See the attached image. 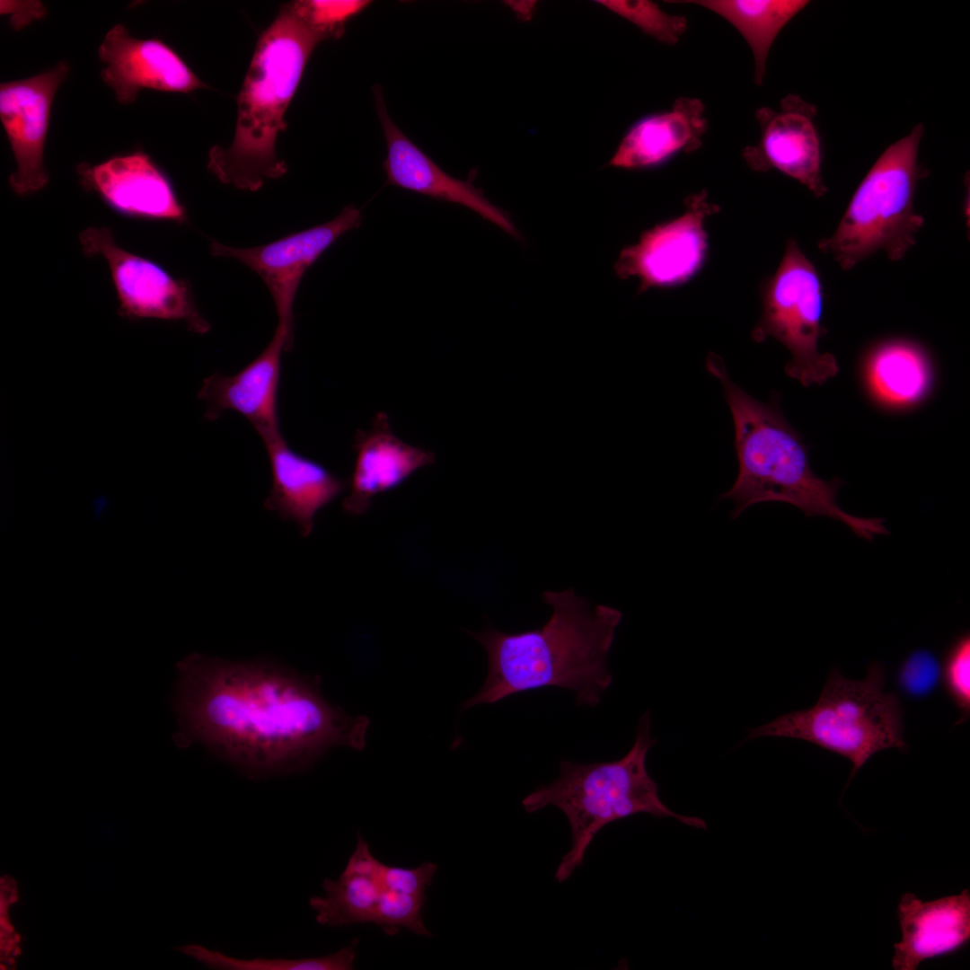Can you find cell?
Masks as SVG:
<instances>
[{
	"mask_svg": "<svg viewBox=\"0 0 970 970\" xmlns=\"http://www.w3.org/2000/svg\"><path fill=\"white\" fill-rule=\"evenodd\" d=\"M177 669L176 742L202 744L248 774L304 770L333 747L366 746L370 719L329 702L318 676L270 659L199 653Z\"/></svg>",
	"mask_w": 970,
	"mask_h": 970,
	"instance_id": "obj_1",
	"label": "cell"
},
{
	"mask_svg": "<svg viewBox=\"0 0 970 970\" xmlns=\"http://www.w3.org/2000/svg\"><path fill=\"white\" fill-rule=\"evenodd\" d=\"M542 599L552 612L540 628L507 633L488 625L469 632L486 650L488 675L462 710L544 687L572 691L578 705H598L613 681L607 657L622 613L591 607L572 588L546 591Z\"/></svg>",
	"mask_w": 970,
	"mask_h": 970,
	"instance_id": "obj_2",
	"label": "cell"
},
{
	"mask_svg": "<svg viewBox=\"0 0 970 970\" xmlns=\"http://www.w3.org/2000/svg\"><path fill=\"white\" fill-rule=\"evenodd\" d=\"M707 371L722 384L731 411L738 474L720 496L731 499V517L747 507L768 501L791 504L806 516H824L848 525L858 536L872 540L888 530L880 517L852 516L836 501L842 482L825 481L812 470L808 450L800 434L783 415L777 400H756L730 378L723 359L709 353Z\"/></svg>",
	"mask_w": 970,
	"mask_h": 970,
	"instance_id": "obj_3",
	"label": "cell"
},
{
	"mask_svg": "<svg viewBox=\"0 0 970 970\" xmlns=\"http://www.w3.org/2000/svg\"><path fill=\"white\" fill-rule=\"evenodd\" d=\"M326 40L295 10L293 2L256 44L237 97V121L232 143L213 146L207 169L222 183L257 191L266 181L287 172L278 156V136L287 128L286 111L316 45Z\"/></svg>",
	"mask_w": 970,
	"mask_h": 970,
	"instance_id": "obj_4",
	"label": "cell"
},
{
	"mask_svg": "<svg viewBox=\"0 0 970 970\" xmlns=\"http://www.w3.org/2000/svg\"><path fill=\"white\" fill-rule=\"evenodd\" d=\"M656 744L650 736V714L639 720L633 745L621 759L579 763L562 760L558 778L542 785L522 801L527 813L555 807L571 830V846L559 864L555 879L562 883L582 865L586 851L605 825L637 814L671 817L685 825L707 829L703 819L679 815L660 799L657 784L648 775L646 759Z\"/></svg>",
	"mask_w": 970,
	"mask_h": 970,
	"instance_id": "obj_5",
	"label": "cell"
},
{
	"mask_svg": "<svg viewBox=\"0 0 970 970\" xmlns=\"http://www.w3.org/2000/svg\"><path fill=\"white\" fill-rule=\"evenodd\" d=\"M885 671L871 664L862 680L831 672L811 708L780 715L750 728L746 740L779 736L804 740L847 758L857 772L876 753L905 751L904 710L899 698L884 691Z\"/></svg>",
	"mask_w": 970,
	"mask_h": 970,
	"instance_id": "obj_6",
	"label": "cell"
},
{
	"mask_svg": "<svg viewBox=\"0 0 970 970\" xmlns=\"http://www.w3.org/2000/svg\"><path fill=\"white\" fill-rule=\"evenodd\" d=\"M923 125L890 145L855 190L835 231L818 243L844 270L883 251L893 261L902 260L916 242L923 217L914 210Z\"/></svg>",
	"mask_w": 970,
	"mask_h": 970,
	"instance_id": "obj_7",
	"label": "cell"
},
{
	"mask_svg": "<svg viewBox=\"0 0 970 970\" xmlns=\"http://www.w3.org/2000/svg\"><path fill=\"white\" fill-rule=\"evenodd\" d=\"M823 310L820 275L796 241L789 239L778 269L763 285L761 317L752 338L756 342L768 338L780 342L791 355L786 375L806 387L821 385L839 371L835 357L818 348L826 333Z\"/></svg>",
	"mask_w": 970,
	"mask_h": 970,
	"instance_id": "obj_8",
	"label": "cell"
},
{
	"mask_svg": "<svg viewBox=\"0 0 970 970\" xmlns=\"http://www.w3.org/2000/svg\"><path fill=\"white\" fill-rule=\"evenodd\" d=\"M79 240L84 255L101 256L107 261L121 316L181 321L196 333L209 331L185 279H177L155 261L121 248L107 227H88Z\"/></svg>",
	"mask_w": 970,
	"mask_h": 970,
	"instance_id": "obj_9",
	"label": "cell"
},
{
	"mask_svg": "<svg viewBox=\"0 0 970 970\" xmlns=\"http://www.w3.org/2000/svg\"><path fill=\"white\" fill-rule=\"evenodd\" d=\"M718 210L705 190L689 196L681 216L646 230L637 243L622 249L614 265L617 276L638 278L639 292L686 282L705 261V220Z\"/></svg>",
	"mask_w": 970,
	"mask_h": 970,
	"instance_id": "obj_10",
	"label": "cell"
},
{
	"mask_svg": "<svg viewBox=\"0 0 970 970\" xmlns=\"http://www.w3.org/2000/svg\"><path fill=\"white\" fill-rule=\"evenodd\" d=\"M361 210L345 207L332 220L268 244L235 248L212 241L211 253L239 260L256 272L269 288L278 323L294 329L293 305L304 274L341 235L358 228Z\"/></svg>",
	"mask_w": 970,
	"mask_h": 970,
	"instance_id": "obj_11",
	"label": "cell"
},
{
	"mask_svg": "<svg viewBox=\"0 0 970 970\" xmlns=\"http://www.w3.org/2000/svg\"><path fill=\"white\" fill-rule=\"evenodd\" d=\"M68 72V65L60 61L39 75L0 84V119L16 163L9 184L19 196L48 183L44 147L51 105Z\"/></svg>",
	"mask_w": 970,
	"mask_h": 970,
	"instance_id": "obj_12",
	"label": "cell"
},
{
	"mask_svg": "<svg viewBox=\"0 0 970 970\" xmlns=\"http://www.w3.org/2000/svg\"><path fill=\"white\" fill-rule=\"evenodd\" d=\"M816 107L796 94H788L779 110L755 111L761 137L743 150L749 167L757 172L775 169L798 181L816 197L827 192L822 176V146L815 118Z\"/></svg>",
	"mask_w": 970,
	"mask_h": 970,
	"instance_id": "obj_13",
	"label": "cell"
},
{
	"mask_svg": "<svg viewBox=\"0 0 970 970\" xmlns=\"http://www.w3.org/2000/svg\"><path fill=\"white\" fill-rule=\"evenodd\" d=\"M76 172L84 190L96 193L119 215L178 224L188 219L170 179L143 151L115 155L93 165L82 163Z\"/></svg>",
	"mask_w": 970,
	"mask_h": 970,
	"instance_id": "obj_14",
	"label": "cell"
},
{
	"mask_svg": "<svg viewBox=\"0 0 970 970\" xmlns=\"http://www.w3.org/2000/svg\"><path fill=\"white\" fill-rule=\"evenodd\" d=\"M98 56L105 64L102 81L123 105L132 104L142 89L189 93L208 87L171 47L132 37L120 23L106 33Z\"/></svg>",
	"mask_w": 970,
	"mask_h": 970,
	"instance_id": "obj_15",
	"label": "cell"
},
{
	"mask_svg": "<svg viewBox=\"0 0 970 970\" xmlns=\"http://www.w3.org/2000/svg\"><path fill=\"white\" fill-rule=\"evenodd\" d=\"M294 329L278 323L266 348L233 375L214 373L203 381L198 398L207 403L205 418L213 421L224 411L243 416L262 440L281 433L278 394L281 356L293 348Z\"/></svg>",
	"mask_w": 970,
	"mask_h": 970,
	"instance_id": "obj_16",
	"label": "cell"
},
{
	"mask_svg": "<svg viewBox=\"0 0 970 970\" xmlns=\"http://www.w3.org/2000/svg\"><path fill=\"white\" fill-rule=\"evenodd\" d=\"M374 95L387 147L383 167L388 184L468 207L519 238L508 215L486 198L471 180L462 181L447 174L398 128L387 112L378 86L374 87Z\"/></svg>",
	"mask_w": 970,
	"mask_h": 970,
	"instance_id": "obj_17",
	"label": "cell"
},
{
	"mask_svg": "<svg viewBox=\"0 0 970 970\" xmlns=\"http://www.w3.org/2000/svg\"><path fill=\"white\" fill-rule=\"evenodd\" d=\"M353 448L350 493L342 503L343 510L352 516L366 513L375 496L396 489L417 470L436 462L433 452L399 438L384 411L375 415L368 430L357 431Z\"/></svg>",
	"mask_w": 970,
	"mask_h": 970,
	"instance_id": "obj_18",
	"label": "cell"
},
{
	"mask_svg": "<svg viewBox=\"0 0 970 970\" xmlns=\"http://www.w3.org/2000/svg\"><path fill=\"white\" fill-rule=\"evenodd\" d=\"M263 442L272 475L264 508L277 512L285 521H295L301 535L306 537L313 531L316 513L346 491L349 481L295 452L281 433Z\"/></svg>",
	"mask_w": 970,
	"mask_h": 970,
	"instance_id": "obj_19",
	"label": "cell"
},
{
	"mask_svg": "<svg viewBox=\"0 0 970 970\" xmlns=\"http://www.w3.org/2000/svg\"><path fill=\"white\" fill-rule=\"evenodd\" d=\"M897 917L902 940L894 945L892 966L914 970L923 960L957 951L969 940V890L928 902L904 894Z\"/></svg>",
	"mask_w": 970,
	"mask_h": 970,
	"instance_id": "obj_20",
	"label": "cell"
},
{
	"mask_svg": "<svg viewBox=\"0 0 970 970\" xmlns=\"http://www.w3.org/2000/svg\"><path fill=\"white\" fill-rule=\"evenodd\" d=\"M708 127L703 102L676 99L670 110L636 121L625 133L609 165L626 170L659 166L678 153L699 149Z\"/></svg>",
	"mask_w": 970,
	"mask_h": 970,
	"instance_id": "obj_21",
	"label": "cell"
},
{
	"mask_svg": "<svg viewBox=\"0 0 970 970\" xmlns=\"http://www.w3.org/2000/svg\"><path fill=\"white\" fill-rule=\"evenodd\" d=\"M863 371L873 398L890 408H907L922 401L933 382V366L926 349L902 338L872 346L865 356Z\"/></svg>",
	"mask_w": 970,
	"mask_h": 970,
	"instance_id": "obj_22",
	"label": "cell"
},
{
	"mask_svg": "<svg viewBox=\"0 0 970 970\" xmlns=\"http://www.w3.org/2000/svg\"><path fill=\"white\" fill-rule=\"evenodd\" d=\"M701 5L731 23L749 45L754 59V83L761 85L770 48L782 28L807 4L806 0L678 1Z\"/></svg>",
	"mask_w": 970,
	"mask_h": 970,
	"instance_id": "obj_23",
	"label": "cell"
},
{
	"mask_svg": "<svg viewBox=\"0 0 970 970\" xmlns=\"http://www.w3.org/2000/svg\"><path fill=\"white\" fill-rule=\"evenodd\" d=\"M324 896L309 900L321 925L340 927L354 923H374L383 886L377 878L341 873L337 880L325 879Z\"/></svg>",
	"mask_w": 970,
	"mask_h": 970,
	"instance_id": "obj_24",
	"label": "cell"
},
{
	"mask_svg": "<svg viewBox=\"0 0 970 970\" xmlns=\"http://www.w3.org/2000/svg\"><path fill=\"white\" fill-rule=\"evenodd\" d=\"M357 939L340 951L317 957L240 959L201 945L190 944L178 948L207 967L225 970H349L356 959Z\"/></svg>",
	"mask_w": 970,
	"mask_h": 970,
	"instance_id": "obj_25",
	"label": "cell"
},
{
	"mask_svg": "<svg viewBox=\"0 0 970 970\" xmlns=\"http://www.w3.org/2000/svg\"><path fill=\"white\" fill-rule=\"evenodd\" d=\"M597 3L667 45L676 44L687 29L684 16L669 14L651 1L601 0Z\"/></svg>",
	"mask_w": 970,
	"mask_h": 970,
	"instance_id": "obj_26",
	"label": "cell"
},
{
	"mask_svg": "<svg viewBox=\"0 0 970 970\" xmlns=\"http://www.w3.org/2000/svg\"><path fill=\"white\" fill-rule=\"evenodd\" d=\"M425 895H415L383 887L376 907L375 922L387 934H395L401 927L418 935L431 937L422 919Z\"/></svg>",
	"mask_w": 970,
	"mask_h": 970,
	"instance_id": "obj_27",
	"label": "cell"
},
{
	"mask_svg": "<svg viewBox=\"0 0 970 970\" xmlns=\"http://www.w3.org/2000/svg\"><path fill=\"white\" fill-rule=\"evenodd\" d=\"M970 636L965 633L958 637L948 650L940 675L947 692L959 710V719L956 724H961L970 715Z\"/></svg>",
	"mask_w": 970,
	"mask_h": 970,
	"instance_id": "obj_28",
	"label": "cell"
},
{
	"mask_svg": "<svg viewBox=\"0 0 970 970\" xmlns=\"http://www.w3.org/2000/svg\"><path fill=\"white\" fill-rule=\"evenodd\" d=\"M293 4L311 27L328 40L340 38L346 22L366 9L370 2L300 0Z\"/></svg>",
	"mask_w": 970,
	"mask_h": 970,
	"instance_id": "obj_29",
	"label": "cell"
},
{
	"mask_svg": "<svg viewBox=\"0 0 970 970\" xmlns=\"http://www.w3.org/2000/svg\"><path fill=\"white\" fill-rule=\"evenodd\" d=\"M940 665L930 650L917 649L901 665L897 680L901 689L910 696L922 697L937 685Z\"/></svg>",
	"mask_w": 970,
	"mask_h": 970,
	"instance_id": "obj_30",
	"label": "cell"
},
{
	"mask_svg": "<svg viewBox=\"0 0 970 970\" xmlns=\"http://www.w3.org/2000/svg\"><path fill=\"white\" fill-rule=\"evenodd\" d=\"M436 869V864L428 861L413 869L382 863L377 879L384 888L415 895H425V891L430 886Z\"/></svg>",
	"mask_w": 970,
	"mask_h": 970,
	"instance_id": "obj_31",
	"label": "cell"
},
{
	"mask_svg": "<svg viewBox=\"0 0 970 970\" xmlns=\"http://www.w3.org/2000/svg\"><path fill=\"white\" fill-rule=\"evenodd\" d=\"M381 864L382 862L371 853L367 842L359 835L356 849L349 857L343 873L377 878Z\"/></svg>",
	"mask_w": 970,
	"mask_h": 970,
	"instance_id": "obj_32",
	"label": "cell"
},
{
	"mask_svg": "<svg viewBox=\"0 0 970 970\" xmlns=\"http://www.w3.org/2000/svg\"><path fill=\"white\" fill-rule=\"evenodd\" d=\"M11 3L6 4L5 2L13 10L19 11V13H14L12 19V24L16 29H20L35 19H40L45 13V9L39 2H23L22 4L20 2L18 4H13V2Z\"/></svg>",
	"mask_w": 970,
	"mask_h": 970,
	"instance_id": "obj_33",
	"label": "cell"
}]
</instances>
